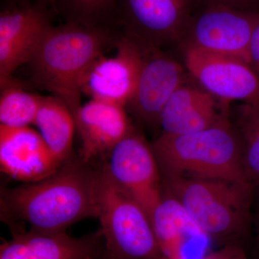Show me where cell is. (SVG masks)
I'll use <instances>...</instances> for the list:
<instances>
[{
  "instance_id": "cell-24",
  "label": "cell",
  "mask_w": 259,
  "mask_h": 259,
  "mask_svg": "<svg viewBox=\"0 0 259 259\" xmlns=\"http://www.w3.org/2000/svg\"><path fill=\"white\" fill-rule=\"evenodd\" d=\"M200 1L206 2V3H220V4L231 5V6L243 9L245 5L253 1V0H200Z\"/></svg>"
},
{
  "instance_id": "cell-2",
  "label": "cell",
  "mask_w": 259,
  "mask_h": 259,
  "mask_svg": "<svg viewBox=\"0 0 259 259\" xmlns=\"http://www.w3.org/2000/svg\"><path fill=\"white\" fill-rule=\"evenodd\" d=\"M108 38L95 25L74 22L51 25L30 61L35 81L64 102L74 119L81 106L83 79L102 56Z\"/></svg>"
},
{
  "instance_id": "cell-18",
  "label": "cell",
  "mask_w": 259,
  "mask_h": 259,
  "mask_svg": "<svg viewBox=\"0 0 259 259\" xmlns=\"http://www.w3.org/2000/svg\"><path fill=\"white\" fill-rule=\"evenodd\" d=\"M34 125L61 163L72 158L76 122L67 105L54 96L44 97Z\"/></svg>"
},
{
  "instance_id": "cell-12",
  "label": "cell",
  "mask_w": 259,
  "mask_h": 259,
  "mask_svg": "<svg viewBox=\"0 0 259 259\" xmlns=\"http://www.w3.org/2000/svg\"><path fill=\"white\" fill-rule=\"evenodd\" d=\"M51 26L47 12L39 5L7 8L0 14V85L14 84L13 72L33 57Z\"/></svg>"
},
{
  "instance_id": "cell-6",
  "label": "cell",
  "mask_w": 259,
  "mask_h": 259,
  "mask_svg": "<svg viewBox=\"0 0 259 259\" xmlns=\"http://www.w3.org/2000/svg\"><path fill=\"white\" fill-rule=\"evenodd\" d=\"M194 10L182 40L185 47L235 56L248 64V47L259 13L202 2Z\"/></svg>"
},
{
  "instance_id": "cell-22",
  "label": "cell",
  "mask_w": 259,
  "mask_h": 259,
  "mask_svg": "<svg viewBox=\"0 0 259 259\" xmlns=\"http://www.w3.org/2000/svg\"><path fill=\"white\" fill-rule=\"evenodd\" d=\"M204 259H250L241 245H226L217 250H213Z\"/></svg>"
},
{
  "instance_id": "cell-23",
  "label": "cell",
  "mask_w": 259,
  "mask_h": 259,
  "mask_svg": "<svg viewBox=\"0 0 259 259\" xmlns=\"http://www.w3.org/2000/svg\"><path fill=\"white\" fill-rule=\"evenodd\" d=\"M248 64L259 76V18L253 29L248 47Z\"/></svg>"
},
{
  "instance_id": "cell-13",
  "label": "cell",
  "mask_w": 259,
  "mask_h": 259,
  "mask_svg": "<svg viewBox=\"0 0 259 259\" xmlns=\"http://www.w3.org/2000/svg\"><path fill=\"white\" fill-rule=\"evenodd\" d=\"M151 223L162 259H204L213 251L212 239L164 189Z\"/></svg>"
},
{
  "instance_id": "cell-21",
  "label": "cell",
  "mask_w": 259,
  "mask_h": 259,
  "mask_svg": "<svg viewBox=\"0 0 259 259\" xmlns=\"http://www.w3.org/2000/svg\"><path fill=\"white\" fill-rule=\"evenodd\" d=\"M64 5L72 22L95 25L115 10L117 0H56Z\"/></svg>"
},
{
  "instance_id": "cell-25",
  "label": "cell",
  "mask_w": 259,
  "mask_h": 259,
  "mask_svg": "<svg viewBox=\"0 0 259 259\" xmlns=\"http://www.w3.org/2000/svg\"><path fill=\"white\" fill-rule=\"evenodd\" d=\"M98 259H124V258H118V257L113 256V255L108 254V253H106V252H105V254L102 255V257H100V258H98Z\"/></svg>"
},
{
  "instance_id": "cell-11",
  "label": "cell",
  "mask_w": 259,
  "mask_h": 259,
  "mask_svg": "<svg viewBox=\"0 0 259 259\" xmlns=\"http://www.w3.org/2000/svg\"><path fill=\"white\" fill-rule=\"evenodd\" d=\"M143 61V45L126 35L112 57L101 56L89 69L82 93L92 100L127 106L136 91Z\"/></svg>"
},
{
  "instance_id": "cell-10",
  "label": "cell",
  "mask_w": 259,
  "mask_h": 259,
  "mask_svg": "<svg viewBox=\"0 0 259 259\" xmlns=\"http://www.w3.org/2000/svg\"><path fill=\"white\" fill-rule=\"evenodd\" d=\"M142 45L137 86L125 108L140 122L156 127L168 99L185 83V73L183 66L160 48Z\"/></svg>"
},
{
  "instance_id": "cell-3",
  "label": "cell",
  "mask_w": 259,
  "mask_h": 259,
  "mask_svg": "<svg viewBox=\"0 0 259 259\" xmlns=\"http://www.w3.org/2000/svg\"><path fill=\"white\" fill-rule=\"evenodd\" d=\"M151 145L162 177L250 183L242 162L241 137L227 114L202 131L186 134H161Z\"/></svg>"
},
{
  "instance_id": "cell-9",
  "label": "cell",
  "mask_w": 259,
  "mask_h": 259,
  "mask_svg": "<svg viewBox=\"0 0 259 259\" xmlns=\"http://www.w3.org/2000/svg\"><path fill=\"white\" fill-rule=\"evenodd\" d=\"M198 0H120L127 35L161 48L182 40Z\"/></svg>"
},
{
  "instance_id": "cell-1",
  "label": "cell",
  "mask_w": 259,
  "mask_h": 259,
  "mask_svg": "<svg viewBox=\"0 0 259 259\" xmlns=\"http://www.w3.org/2000/svg\"><path fill=\"white\" fill-rule=\"evenodd\" d=\"M99 169L79 156L70 158L49 178L2 188L1 218L13 234L28 231L55 233L99 215Z\"/></svg>"
},
{
  "instance_id": "cell-16",
  "label": "cell",
  "mask_w": 259,
  "mask_h": 259,
  "mask_svg": "<svg viewBox=\"0 0 259 259\" xmlns=\"http://www.w3.org/2000/svg\"><path fill=\"white\" fill-rule=\"evenodd\" d=\"M75 122L81 141L79 156L93 164L96 159L108 158L133 127L125 107L92 99L81 105Z\"/></svg>"
},
{
  "instance_id": "cell-17",
  "label": "cell",
  "mask_w": 259,
  "mask_h": 259,
  "mask_svg": "<svg viewBox=\"0 0 259 259\" xmlns=\"http://www.w3.org/2000/svg\"><path fill=\"white\" fill-rule=\"evenodd\" d=\"M223 115H218L216 99L212 95L184 83L163 107L159 127L161 134H190L214 125Z\"/></svg>"
},
{
  "instance_id": "cell-5",
  "label": "cell",
  "mask_w": 259,
  "mask_h": 259,
  "mask_svg": "<svg viewBox=\"0 0 259 259\" xmlns=\"http://www.w3.org/2000/svg\"><path fill=\"white\" fill-rule=\"evenodd\" d=\"M97 198L106 253L124 259H162L147 213L115 185L104 163L99 169Z\"/></svg>"
},
{
  "instance_id": "cell-8",
  "label": "cell",
  "mask_w": 259,
  "mask_h": 259,
  "mask_svg": "<svg viewBox=\"0 0 259 259\" xmlns=\"http://www.w3.org/2000/svg\"><path fill=\"white\" fill-rule=\"evenodd\" d=\"M185 64L203 90L226 109L231 101L251 103L259 99V76L243 59L185 47Z\"/></svg>"
},
{
  "instance_id": "cell-20",
  "label": "cell",
  "mask_w": 259,
  "mask_h": 259,
  "mask_svg": "<svg viewBox=\"0 0 259 259\" xmlns=\"http://www.w3.org/2000/svg\"><path fill=\"white\" fill-rule=\"evenodd\" d=\"M42 98L15 84L3 89L0 97V123L11 127L34 125Z\"/></svg>"
},
{
  "instance_id": "cell-7",
  "label": "cell",
  "mask_w": 259,
  "mask_h": 259,
  "mask_svg": "<svg viewBox=\"0 0 259 259\" xmlns=\"http://www.w3.org/2000/svg\"><path fill=\"white\" fill-rule=\"evenodd\" d=\"M117 187L144 209L151 221L163 197V181L151 144L134 127L104 163Z\"/></svg>"
},
{
  "instance_id": "cell-26",
  "label": "cell",
  "mask_w": 259,
  "mask_h": 259,
  "mask_svg": "<svg viewBox=\"0 0 259 259\" xmlns=\"http://www.w3.org/2000/svg\"><path fill=\"white\" fill-rule=\"evenodd\" d=\"M255 223H256L257 231H258L259 238V211L258 214H257V217L255 218Z\"/></svg>"
},
{
  "instance_id": "cell-19",
  "label": "cell",
  "mask_w": 259,
  "mask_h": 259,
  "mask_svg": "<svg viewBox=\"0 0 259 259\" xmlns=\"http://www.w3.org/2000/svg\"><path fill=\"white\" fill-rule=\"evenodd\" d=\"M237 125L241 140L243 168L256 191L259 190V99L242 105Z\"/></svg>"
},
{
  "instance_id": "cell-14",
  "label": "cell",
  "mask_w": 259,
  "mask_h": 259,
  "mask_svg": "<svg viewBox=\"0 0 259 259\" xmlns=\"http://www.w3.org/2000/svg\"><path fill=\"white\" fill-rule=\"evenodd\" d=\"M63 164L54 157L38 131L30 126L0 125V166L10 178L35 183L52 176Z\"/></svg>"
},
{
  "instance_id": "cell-15",
  "label": "cell",
  "mask_w": 259,
  "mask_h": 259,
  "mask_svg": "<svg viewBox=\"0 0 259 259\" xmlns=\"http://www.w3.org/2000/svg\"><path fill=\"white\" fill-rule=\"evenodd\" d=\"M106 252L100 230L80 238L66 232L27 231L13 234L0 246V259H98Z\"/></svg>"
},
{
  "instance_id": "cell-4",
  "label": "cell",
  "mask_w": 259,
  "mask_h": 259,
  "mask_svg": "<svg viewBox=\"0 0 259 259\" xmlns=\"http://www.w3.org/2000/svg\"><path fill=\"white\" fill-rule=\"evenodd\" d=\"M163 187L197 225L222 245H241L251 225L254 187L248 182L162 177Z\"/></svg>"
},
{
  "instance_id": "cell-27",
  "label": "cell",
  "mask_w": 259,
  "mask_h": 259,
  "mask_svg": "<svg viewBox=\"0 0 259 259\" xmlns=\"http://www.w3.org/2000/svg\"><path fill=\"white\" fill-rule=\"evenodd\" d=\"M20 1L26 2L28 1V0H20ZM37 1L40 2V3H46V2H51V3H53V2H55L56 0H37Z\"/></svg>"
}]
</instances>
